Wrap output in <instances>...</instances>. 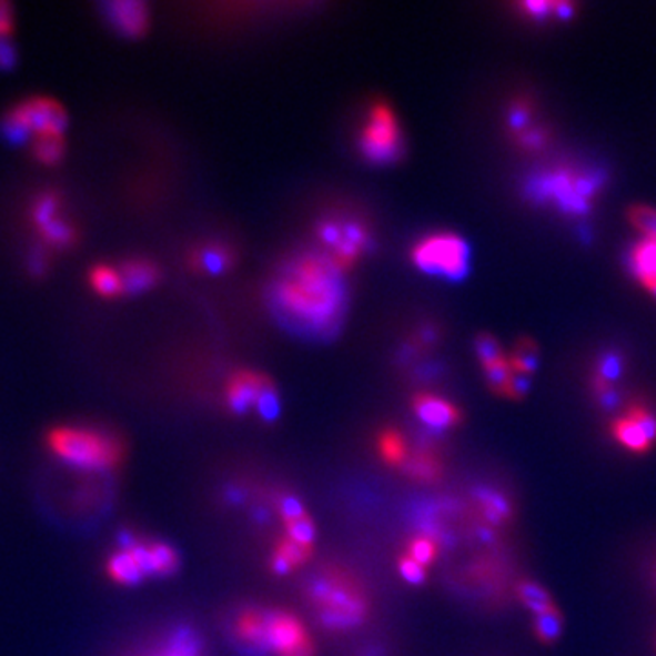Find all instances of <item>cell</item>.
<instances>
[{
  "instance_id": "obj_15",
  "label": "cell",
  "mask_w": 656,
  "mask_h": 656,
  "mask_svg": "<svg viewBox=\"0 0 656 656\" xmlns=\"http://www.w3.org/2000/svg\"><path fill=\"white\" fill-rule=\"evenodd\" d=\"M633 274L656 297V240L644 238L632 252Z\"/></svg>"
},
{
  "instance_id": "obj_2",
  "label": "cell",
  "mask_w": 656,
  "mask_h": 656,
  "mask_svg": "<svg viewBox=\"0 0 656 656\" xmlns=\"http://www.w3.org/2000/svg\"><path fill=\"white\" fill-rule=\"evenodd\" d=\"M48 447L68 465L92 471L115 467L124 454L118 437L84 427L53 428Z\"/></svg>"
},
{
  "instance_id": "obj_3",
  "label": "cell",
  "mask_w": 656,
  "mask_h": 656,
  "mask_svg": "<svg viewBox=\"0 0 656 656\" xmlns=\"http://www.w3.org/2000/svg\"><path fill=\"white\" fill-rule=\"evenodd\" d=\"M312 604L326 627L346 629L362 624L366 615L363 591L341 571H326L309 587Z\"/></svg>"
},
{
  "instance_id": "obj_44",
  "label": "cell",
  "mask_w": 656,
  "mask_h": 656,
  "mask_svg": "<svg viewBox=\"0 0 656 656\" xmlns=\"http://www.w3.org/2000/svg\"><path fill=\"white\" fill-rule=\"evenodd\" d=\"M655 585H656V567H655Z\"/></svg>"
},
{
  "instance_id": "obj_41",
  "label": "cell",
  "mask_w": 656,
  "mask_h": 656,
  "mask_svg": "<svg viewBox=\"0 0 656 656\" xmlns=\"http://www.w3.org/2000/svg\"><path fill=\"white\" fill-rule=\"evenodd\" d=\"M195 652H198V644L190 636H184V638H179L173 652L166 656H195Z\"/></svg>"
},
{
  "instance_id": "obj_39",
  "label": "cell",
  "mask_w": 656,
  "mask_h": 656,
  "mask_svg": "<svg viewBox=\"0 0 656 656\" xmlns=\"http://www.w3.org/2000/svg\"><path fill=\"white\" fill-rule=\"evenodd\" d=\"M529 385L531 376H524V374H516L514 372L509 387L511 400H522L527 394V391H529Z\"/></svg>"
},
{
  "instance_id": "obj_27",
  "label": "cell",
  "mask_w": 656,
  "mask_h": 656,
  "mask_svg": "<svg viewBox=\"0 0 656 656\" xmlns=\"http://www.w3.org/2000/svg\"><path fill=\"white\" fill-rule=\"evenodd\" d=\"M380 451H382L383 460L391 465H403L408 456L407 443L396 431H387L380 436Z\"/></svg>"
},
{
  "instance_id": "obj_43",
  "label": "cell",
  "mask_w": 656,
  "mask_h": 656,
  "mask_svg": "<svg viewBox=\"0 0 656 656\" xmlns=\"http://www.w3.org/2000/svg\"><path fill=\"white\" fill-rule=\"evenodd\" d=\"M555 16L559 19H569L573 17V4L569 2H555Z\"/></svg>"
},
{
  "instance_id": "obj_36",
  "label": "cell",
  "mask_w": 656,
  "mask_h": 656,
  "mask_svg": "<svg viewBox=\"0 0 656 656\" xmlns=\"http://www.w3.org/2000/svg\"><path fill=\"white\" fill-rule=\"evenodd\" d=\"M529 107L527 104H516L509 113V127L516 133H524L529 124Z\"/></svg>"
},
{
  "instance_id": "obj_14",
  "label": "cell",
  "mask_w": 656,
  "mask_h": 656,
  "mask_svg": "<svg viewBox=\"0 0 656 656\" xmlns=\"http://www.w3.org/2000/svg\"><path fill=\"white\" fill-rule=\"evenodd\" d=\"M124 294H141L152 289L159 281V269L152 261L132 260L119 266Z\"/></svg>"
},
{
  "instance_id": "obj_31",
  "label": "cell",
  "mask_w": 656,
  "mask_h": 656,
  "mask_svg": "<svg viewBox=\"0 0 656 656\" xmlns=\"http://www.w3.org/2000/svg\"><path fill=\"white\" fill-rule=\"evenodd\" d=\"M152 549L153 565H155V576L172 575L179 567V558L175 551L166 544H150Z\"/></svg>"
},
{
  "instance_id": "obj_10",
  "label": "cell",
  "mask_w": 656,
  "mask_h": 656,
  "mask_svg": "<svg viewBox=\"0 0 656 656\" xmlns=\"http://www.w3.org/2000/svg\"><path fill=\"white\" fill-rule=\"evenodd\" d=\"M366 244H369V232L360 221H345L340 223V240L336 246L332 249L331 260L337 269H351L360 255L365 252Z\"/></svg>"
},
{
  "instance_id": "obj_18",
  "label": "cell",
  "mask_w": 656,
  "mask_h": 656,
  "mask_svg": "<svg viewBox=\"0 0 656 656\" xmlns=\"http://www.w3.org/2000/svg\"><path fill=\"white\" fill-rule=\"evenodd\" d=\"M311 556V547L295 544L294 539L283 538L277 547H275L274 556H272V571L277 575H289L295 567L305 564Z\"/></svg>"
},
{
  "instance_id": "obj_22",
  "label": "cell",
  "mask_w": 656,
  "mask_h": 656,
  "mask_svg": "<svg viewBox=\"0 0 656 656\" xmlns=\"http://www.w3.org/2000/svg\"><path fill=\"white\" fill-rule=\"evenodd\" d=\"M64 150H67V143H64L62 135H37L31 141L33 158L44 166L61 163V159L64 158Z\"/></svg>"
},
{
  "instance_id": "obj_16",
  "label": "cell",
  "mask_w": 656,
  "mask_h": 656,
  "mask_svg": "<svg viewBox=\"0 0 656 656\" xmlns=\"http://www.w3.org/2000/svg\"><path fill=\"white\" fill-rule=\"evenodd\" d=\"M234 261L232 250L226 249L223 244H204L201 249L195 250L190 263L199 272H206V274L218 275L223 274L224 270L229 269Z\"/></svg>"
},
{
  "instance_id": "obj_6",
  "label": "cell",
  "mask_w": 656,
  "mask_h": 656,
  "mask_svg": "<svg viewBox=\"0 0 656 656\" xmlns=\"http://www.w3.org/2000/svg\"><path fill=\"white\" fill-rule=\"evenodd\" d=\"M363 155L372 163H392L402 153V130L396 115L385 102H376L369 112L360 139Z\"/></svg>"
},
{
  "instance_id": "obj_28",
  "label": "cell",
  "mask_w": 656,
  "mask_h": 656,
  "mask_svg": "<svg viewBox=\"0 0 656 656\" xmlns=\"http://www.w3.org/2000/svg\"><path fill=\"white\" fill-rule=\"evenodd\" d=\"M632 422L640 427L642 433L649 437V442L656 443V414L642 402H633L627 405L626 414Z\"/></svg>"
},
{
  "instance_id": "obj_17",
  "label": "cell",
  "mask_w": 656,
  "mask_h": 656,
  "mask_svg": "<svg viewBox=\"0 0 656 656\" xmlns=\"http://www.w3.org/2000/svg\"><path fill=\"white\" fill-rule=\"evenodd\" d=\"M610 434L622 447L635 454H646L652 451L653 443L642 433L640 427L627 416L616 417L610 423Z\"/></svg>"
},
{
  "instance_id": "obj_1",
  "label": "cell",
  "mask_w": 656,
  "mask_h": 656,
  "mask_svg": "<svg viewBox=\"0 0 656 656\" xmlns=\"http://www.w3.org/2000/svg\"><path fill=\"white\" fill-rule=\"evenodd\" d=\"M270 297L277 320L306 336H331L345 314V283L331 255L295 258L275 280Z\"/></svg>"
},
{
  "instance_id": "obj_40",
  "label": "cell",
  "mask_w": 656,
  "mask_h": 656,
  "mask_svg": "<svg viewBox=\"0 0 656 656\" xmlns=\"http://www.w3.org/2000/svg\"><path fill=\"white\" fill-rule=\"evenodd\" d=\"M13 30V11L8 2L0 0V39H10Z\"/></svg>"
},
{
  "instance_id": "obj_21",
  "label": "cell",
  "mask_w": 656,
  "mask_h": 656,
  "mask_svg": "<svg viewBox=\"0 0 656 656\" xmlns=\"http://www.w3.org/2000/svg\"><path fill=\"white\" fill-rule=\"evenodd\" d=\"M90 285L102 297H118L124 294L121 272L112 265L93 266L90 272Z\"/></svg>"
},
{
  "instance_id": "obj_35",
  "label": "cell",
  "mask_w": 656,
  "mask_h": 656,
  "mask_svg": "<svg viewBox=\"0 0 656 656\" xmlns=\"http://www.w3.org/2000/svg\"><path fill=\"white\" fill-rule=\"evenodd\" d=\"M400 571H402L403 578L408 582V584H422L425 581V567L422 565L416 564L413 558H405L400 562Z\"/></svg>"
},
{
  "instance_id": "obj_25",
  "label": "cell",
  "mask_w": 656,
  "mask_h": 656,
  "mask_svg": "<svg viewBox=\"0 0 656 656\" xmlns=\"http://www.w3.org/2000/svg\"><path fill=\"white\" fill-rule=\"evenodd\" d=\"M484 372L491 391L498 396L509 397L511 380L514 374L509 357L502 356L494 362L485 363Z\"/></svg>"
},
{
  "instance_id": "obj_30",
  "label": "cell",
  "mask_w": 656,
  "mask_h": 656,
  "mask_svg": "<svg viewBox=\"0 0 656 656\" xmlns=\"http://www.w3.org/2000/svg\"><path fill=\"white\" fill-rule=\"evenodd\" d=\"M629 221L644 238L656 240V210L646 204H636L629 209Z\"/></svg>"
},
{
  "instance_id": "obj_5",
  "label": "cell",
  "mask_w": 656,
  "mask_h": 656,
  "mask_svg": "<svg viewBox=\"0 0 656 656\" xmlns=\"http://www.w3.org/2000/svg\"><path fill=\"white\" fill-rule=\"evenodd\" d=\"M414 265L431 275L460 280L467 274V243L456 234H433L423 238L413 249Z\"/></svg>"
},
{
  "instance_id": "obj_38",
  "label": "cell",
  "mask_w": 656,
  "mask_h": 656,
  "mask_svg": "<svg viewBox=\"0 0 656 656\" xmlns=\"http://www.w3.org/2000/svg\"><path fill=\"white\" fill-rule=\"evenodd\" d=\"M16 62L17 51L10 39H0V70H11Z\"/></svg>"
},
{
  "instance_id": "obj_23",
  "label": "cell",
  "mask_w": 656,
  "mask_h": 656,
  "mask_svg": "<svg viewBox=\"0 0 656 656\" xmlns=\"http://www.w3.org/2000/svg\"><path fill=\"white\" fill-rule=\"evenodd\" d=\"M403 467L408 476L420 482H434L440 476V462L437 456L431 451H417L413 456H407Z\"/></svg>"
},
{
  "instance_id": "obj_37",
  "label": "cell",
  "mask_w": 656,
  "mask_h": 656,
  "mask_svg": "<svg viewBox=\"0 0 656 656\" xmlns=\"http://www.w3.org/2000/svg\"><path fill=\"white\" fill-rule=\"evenodd\" d=\"M281 514L285 518V524H289V522L305 516V509H303L300 499L294 498V496H285V498L281 499Z\"/></svg>"
},
{
  "instance_id": "obj_13",
  "label": "cell",
  "mask_w": 656,
  "mask_h": 656,
  "mask_svg": "<svg viewBox=\"0 0 656 656\" xmlns=\"http://www.w3.org/2000/svg\"><path fill=\"white\" fill-rule=\"evenodd\" d=\"M270 613L266 610L249 609L235 622V636L254 652H269L266 635H269Z\"/></svg>"
},
{
  "instance_id": "obj_24",
  "label": "cell",
  "mask_w": 656,
  "mask_h": 656,
  "mask_svg": "<svg viewBox=\"0 0 656 656\" xmlns=\"http://www.w3.org/2000/svg\"><path fill=\"white\" fill-rule=\"evenodd\" d=\"M533 632H535L536 638H538L545 646H553L558 642L562 632H564V615L558 607L555 609L536 615L533 620Z\"/></svg>"
},
{
  "instance_id": "obj_29",
  "label": "cell",
  "mask_w": 656,
  "mask_h": 656,
  "mask_svg": "<svg viewBox=\"0 0 656 656\" xmlns=\"http://www.w3.org/2000/svg\"><path fill=\"white\" fill-rule=\"evenodd\" d=\"M480 499L484 505L485 519H488L491 524L498 525L511 518V505L504 496L484 491Z\"/></svg>"
},
{
  "instance_id": "obj_4",
  "label": "cell",
  "mask_w": 656,
  "mask_h": 656,
  "mask_svg": "<svg viewBox=\"0 0 656 656\" xmlns=\"http://www.w3.org/2000/svg\"><path fill=\"white\" fill-rule=\"evenodd\" d=\"M67 127V110L48 98L28 99L2 119V133L11 144H26L37 135H62Z\"/></svg>"
},
{
  "instance_id": "obj_20",
  "label": "cell",
  "mask_w": 656,
  "mask_h": 656,
  "mask_svg": "<svg viewBox=\"0 0 656 656\" xmlns=\"http://www.w3.org/2000/svg\"><path fill=\"white\" fill-rule=\"evenodd\" d=\"M516 596H518V601L522 602L531 613H535V616L542 615V613H547V610L555 609L556 607L555 602H553V596H551L542 585L536 584V582H519V584L516 585Z\"/></svg>"
},
{
  "instance_id": "obj_9",
  "label": "cell",
  "mask_w": 656,
  "mask_h": 656,
  "mask_svg": "<svg viewBox=\"0 0 656 656\" xmlns=\"http://www.w3.org/2000/svg\"><path fill=\"white\" fill-rule=\"evenodd\" d=\"M312 644L305 627L289 613H270L266 647L280 656H289Z\"/></svg>"
},
{
  "instance_id": "obj_7",
  "label": "cell",
  "mask_w": 656,
  "mask_h": 656,
  "mask_svg": "<svg viewBox=\"0 0 656 656\" xmlns=\"http://www.w3.org/2000/svg\"><path fill=\"white\" fill-rule=\"evenodd\" d=\"M31 219L42 240L51 246H70L75 241V229L62 214L61 198L55 192L39 195L31 209Z\"/></svg>"
},
{
  "instance_id": "obj_26",
  "label": "cell",
  "mask_w": 656,
  "mask_h": 656,
  "mask_svg": "<svg viewBox=\"0 0 656 656\" xmlns=\"http://www.w3.org/2000/svg\"><path fill=\"white\" fill-rule=\"evenodd\" d=\"M511 369L516 374H524L531 376L538 366V346L535 341L522 340L516 349H514L513 356L509 357Z\"/></svg>"
},
{
  "instance_id": "obj_8",
  "label": "cell",
  "mask_w": 656,
  "mask_h": 656,
  "mask_svg": "<svg viewBox=\"0 0 656 656\" xmlns=\"http://www.w3.org/2000/svg\"><path fill=\"white\" fill-rule=\"evenodd\" d=\"M270 391H274V385L265 376L258 372L241 371L230 380L226 403L232 413L244 414L249 408H258Z\"/></svg>"
},
{
  "instance_id": "obj_32",
  "label": "cell",
  "mask_w": 656,
  "mask_h": 656,
  "mask_svg": "<svg viewBox=\"0 0 656 656\" xmlns=\"http://www.w3.org/2000/svg\"><path fill=\"white\" fill-rule=\"evenodd\" d=\"M286 538L294 539L295 544L305 545V547H312L314 538H316V529L312 524L309 516H301V518L294 519L286 524Z\"/></svg>"
},
{
  "instance_id": "obj_33",
  "label": "cell",
  "mask_w": 656,
  "mask_h": 656,
  "mask_svg": "<svg viewBox=\"0 0 656 656\" xmlns=\"http://www.w3.org/2000/svg\"><path fill=\"white\" fill-rule=\"evenodd\" d=\"M436 555V539L428 538V536H420V538L414 539L411 547H408V558H413L414 562L422 565V567H427L428 564H433Z\"/></svg>"
},
{
  "instance_id": "obj_19",
  "label": "cell",
  "mask_w": 656,
  "mask_h": 656,
  "mask_svg": "<svg viewBox=\"0 0 656 656\" xmlns=\"http://www.w3.org/2000/svg\"><path fill=\"white\" fill-rule=\"evenodd\" d=\"M108 575L112 576L113 582L124 585L139 584L144 575L139 567L138 559L133 558L132 551L121 549L119 553L108 559Z\"/></svg>"
},
{
  "instance_id": "obj_34",
  "label": "cell",
  "mask_w": 656,
  "mask_h": 656,
  "mask_svg": "<svg viewBox=\"0 0 656 656\" xmlns=\"http://www.w3.org/2000/svg\"><path fill=\"white\" fill-rule=\"evenodd\" d=\"M476 352H478L482 365L494 362V360L504 356V352L499 349L498 341L494 340L493 336H488V334H482V336H478V340H476Z\"/></svg>"
},
{
  "instance_id": "obj_42",
  "label": "cell",
  "mask_w": 656,
  "mask_h": 656,
  "mask_svg": "<svg viewBox=\"0 0 656 656\" xmlns=\"http://www.w3.org/2000/svg\"><path fill=\"white\" fill-rule=\"evenodd\" d=\"M522 8L527 11V16L545 17L549 16V10H553V4H549V2H527V4L522 6Z\"/></svg>"
},
{
  "instance_id": "obj_12",
  "label": "cell",
  "mask_w": 656,
  "mask_h": 656,
  "mask_svg": "<svg viewBox=\"0 0 656 656\" xmlns=\"http://www.w3.org/2000/svg\"><path fill=\"white\" fill-rule=\"evenodd\" d=\"M110 24L127 37L143 36L148 28L147 4L139 0H115L104 6Z\"/></svg>"
},
{
  "instance_id": "obj_11",
  "label": "cell",
  "mask_w": 656,
  "mask_h": 656,
  "mask_svg": "<svg viewBox=\"0 0 656 656\" xmlns=\"http://www.w3.org/2000/svg\"><path fill=\"white\" fill-rule=\"evenodd\" d=\"M414 413L427 427L436 431L456 427L463 417L456 405L433 394H417L414 397Z\"/></svg>"
}]
</instances>
